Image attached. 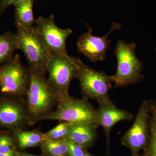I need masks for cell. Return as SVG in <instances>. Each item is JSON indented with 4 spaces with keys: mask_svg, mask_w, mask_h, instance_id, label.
Listing matches in <instances>:
<instances>
[{
    "mask_svg": "<svg viewBox=\"0 0 156 156\" xmlns=\"http://www.w3.org/2000/svg\"><path fill=\"white\" fill-rule=\"evenodd\" d=\"M28 156H36L31 155H28Z\"/></svg>",
    "mask_w": 156,
    "mask_h": 156,
    "instance_id": "cell-26",
    "label": "cell"
},
{
    "mask_svg": "<svg viewBox=\"0 0 156 156\" xmlns=\"http://www.w3.org/2000/svg\"><path fill=\"white\" fill-rule=\"evenodd\" d=\"M76 78L84 97L96 101L99 104L112 102L109 95L113 83L112 76L97 71L81 61Z\"/></svg>",
    "mask_w": 156,
    "mask_h": 156,
    "instance_id": "cell-6",
    "label": "cell"
},
{
    "mask_svg": "<svg viewBox=\"0 0 156 156\" xmlns=\"http://www.w3.org/2000/svg\"><path fill=\"white\" fill-rule=\"evenodd\" d=\"M149 116V101H144L134 123L121 139L122 144L131 150V156H138L147 147L150 136Z\"/></svg>",
    "mask_w": 156,
    "mask_h": 156,
    "instance_id": "cell-8",
    "label": "cell"
},
{
    "mask_svg": "<svg viewBox=\"0 0 156 156\" xmlns=\"http://www.w3.org/2000/svg\"><path fill=\"white\" fill-rule=\"evenodd\" d=\"M34 0H27L18 3L15 6V25L31 27L35 23L33 7Z\"/></svg>",
    "mask_w": 156,
    "mask_h": 156,
    "instance_id": "cell-14",
    "label": "cell"
},
{
    "mask_svg": "<svg viewBox=\"0 0 156 156\" xmlns=\"http://www.w3.org/2000/svg\"><path fill=\"white\" fill-rule=\"evenodd\" d=\"M25 1L27 0H0V15H2L10 6H14L18 3Z\"/></svg>",
    "mask_w": 156,
    "mask_h": 156,
    "instance_id": "cell-22",
    "label": "cell"
},
{
    "mask_svg": "<svg viewBox=\"0 0 156 156\" xmlns=\"http://www.w3.org/2000/svg\"><path fill=\"white\" fill-rule=\"evenodd\" d=\"M36 27L44 43L51 54L61 57H69L66 51V40L72 33L69 28L62 29L57 26L54 16L40 17L35 20Z\"/></svg>",
    "mask_w": 156,
    "mask_h": 156,
    "instance_id": "cell-10",
    "label": "cell"
},
{
    "mask_svg": "<svg viewBox=\"0 0 156 156\" xmlns=\"http://www.w3.org/2000/svg\"><path fill=\"white\" fill-rule=\"evenodd\" d=\"M30 72L26 102L32 126H33L39 121L46 120L52 113L58 103V95L44 75L31 70Z\"/></svg>",
    "mask_w": 156,
    "mask_h": 156,
    "instance_id": "cell-1",
    "label": "cell"
},
{
    "mask_svg": "<svg viewBox=\"0 0 156 156\" xmlns=\"http://www.w3.org/2000/svg\"><path fill=\"white\" fill-rule=\"evenodd\" d=\"M14 142L12 136L8 134L0 135V154H5L14 150Z\"/></svg>",
    "mask_w": 156,
    "mask_h": 156,
    "instance_id": "cell-20",
    "label": "cell"
},
{
    "mask_svg": "<svg viewBox=\"0 0 156 156\" xmlns=\"http://www.w3.org/2000/svg\"></svg>",
    "mask_w": 156,
    "mask_h": 156,
    "instance_id": "cell-27",
    "label": "cell"
},
{
    "mask_svg": "<svg viewBox=\"0 0 156 156\" xmlns=\"http://www.w3.org/2000/svg\"><path fill=\"white\" fill-rule=\"evenodd\" d=\"M17 49L19 46L16 34L7 31L0 35V65L11 60Z\"/></svg>",
    "mask_w": 156,
    "mask_h": 156,
    "instance_id": "cell-15",
    "label": "cell"
},
{
    "mask_svg": "<svg viewBox=\"0 0 156 156\" xmlns=\"http://www.w3.org/2000/svg\"><path fill=\"white\" fill-rule=\"evenodd\" d=\"M20 156H28V155L24 154H23L21 155H20Z\"/></svg>",
    "mask_w": 156,
    "mask_h": 156,
    "instance_id": "cell-25",
    "label": "cell"
},
{
    "mask_svg": "<svg viewBox=\"0 0 156 156\" xmlns=\"http://www.w3.org/2000/svg\"><path fill=\"white\" fill-rule=\"evenodd\" d=\"M64 142L68 147V154L69 156H83L85 153L84 149L81 145L73 140L63 138Z\"/></svg>",
    "mask_w": 156,
    "mask_h": 156,
    "instance_id": "cell-21",
    "label": "cell"
},
{
    "mask_svg": "<svg viewBox=\"0 0 156 156\" xmlns=\"http://www.w3.org/2000/svg\"><path fill=\"white\" fill-rule=\"evenodd\" d=\"M72 124L62 122L53 129L45 133L48 139H62L67 136L69 132Z\"/></svg>",
    "mask_w": 156,
    "mask_h": 156,
    "instance_id": "cell-19",
    "label": "cell"
},
{
    "mask_svg": "<svg viewBox=\"0 0 156 156\" xmlns=\"http://www.w3.org/2000/svg\"><path fill=\"white\" fill-rule=\"evenodd\" d=\"M121 28L119 23H112L108 33L105 36L98 37L93 35V29L88 27V31L82 34L77 42L78 51L93 62L103 60L110 43L108 38V36L113 31Z\"/></svg>",
    "mask_w": 156,
    "mask_h": 156,
    "instance_id": "cell-11",
    "label": "cell"
},
{
    "mask_svg": "<svg viewBox=\"0 0 156 156\" xmlns=\"http://www.w3.org/2000/svg\"><path fill=\"white\" fill-rule=\"evenodd\" d=\"M30 80V69L22 64L18 54L0 66V91L4 95L24 97Z\"/></svg>",
    "mask_w": 156,
    "mask_h": 156,
    "instance_id": "cell-5",
    "label": "cell"
},
{
    "mask_svg": "<svg viewBox=\"0 0 156 156\" xmlns=\"http://www.w3.org/2000/svg\"><path fill=\"white\" fill-rule=\"evenodd\" d=\"M83 156H92L91 154L87 152L86 151H85V153H84L83 155Z\"/></svg>",
    "mask_w": 156,
    "mask_h": 156,
    "instance_id": "cell-24",
    "label": "cell"
},
{
    "mask_svg": "<svg viewBox=\"0 0 156 156\" xmlns=\"http://www.w3.org/2000/svg\"><path fill=\"white\" fill-rule=\"evenodd\" d=\"M18 142L21 141L34 143L39 145L48 139L45 133L38 131H25L16 130L12 131Z\"/></svg>",
    "mask_w": 156,
    "mask_h": 156,
    "instance_id": "cell-18",
    "label": "cell"
},
{
    "mask_svg": "<svg viewBox=\"0 0 156 156\" xmlns=\"http://www.w3.org/2000/svg\"><path fill=\"white\" fill-rule=\"evenodd\" d=\"M32 126L26 100L4 95L0 98V127L11 131L24 130Z\"/></svg>",
    "mask_w": 156,
    "mask_h": 156,
    "instance_id": "cell-9",
    "label": "cell"
},
{
    "mask_svg": "<svg viewBox=\"0 0 156 156\" xmlns=\"http://www.w3.org/2000/svg\"><path fill=\"white\" fill-rule=\"evenodd\" d=\"M19 49L26 57L31 71L46 75L52 54L46 46L36 26L15 25Z\"/></svg>",
    "mask_w": 156,
    "mask_h": 156,
    "instance_id": "cell-2",
    "label": "cell"
},
{
    "mask_svg": "<svg viewBox=\"0 0 156 156\" xmlns=\"http://www.w3.org/2000/svg\"><path fill=\"white\" fill-rule=\"evenodd\" d=\"M0 156H15V151L5 154H0Z\"/></svg>",
    "mask_w": 156,
    "mask_h": 156,
    "instance_id": "cell-23",
    "label": "cell"
},
{
    "mask_svg": "<svg viewBox=\"0 0 156 156\" xmlns=\"http://www.w3.org/2000/svg\"><path fill=\"white\" fill-rule=\"evenodd\" d=\"M149 140L147 147L138 156H156V98L149 100Z\"/></svg>",
    "mask_w": 156,
    "mask_h": 156,
    "instance_id": "cell-16",
    "label": "cell"
},
{
    "mask_svg": "<svg viewBox=\"0 0 156 156\" xmlns=\"http://www.w3.org/2000/svg\"><path fill=\"white\" fill-rule=\"evenodd\" d=\"M99 126L96 124L81 123L72 124L65 138L73 140L84 149L92 146L97 138Z\"/></svg>",
    "mask_w": 156,
    "mask_h": 156,
    "instance_id": "cell-13",
    "label": "cell"
},
{
    "mask_svg": "<svg viewBox=\"0 0 156 156\" xmlns=\"http://www.w3.org/2000/svg\"><path fill=\"white\" fill-rule=\"evenodd\" d=\"M44 149L51 156H69L68 147L63 139H47L41 144Z\"/></svg>",
    "mask_w": 156,
    "mask_h": 156,
    "instance_id": "cell-17",
    "label": "cell"
},
{
    "mask_svg": "<svg viewBox=\"0 0 156 156\" xmlns=\"http://www.w3.org/2000/svg\"><path fill=\"white\" fill-rule=\"evenodd\" d=\"M98 118L97 124L103 128L107 144V153L109 152L111 131L112 128L119 122L130 121L134 119L131 113L118 108L113 102L99 104L97 110Z\"/></svg>",
    "mask_w": 156,
    "mask_h": 156,
    "instance_id": "cell-12",
    "label": "cell"
},
{
    "mask_svg": "<svg viewBox=\"0 0 156 156\" xmlns=\"http://www.w3.org/2000/svg\"><path fill=\"white\" fill-rule=\"evenodd\" d=\"M136 47L134 43H126L122 40L117 42L114 52L117 71L112 76L115 88L136 83L144 78L143 64L136 56Z\"/></svg>",
    "mask_w": 156,
    "mask_h": 156,
    "instance_id": "cell-3",
    "label": "cell"
},
{
    "mask_svg": "<svg viewBox=\"0 0 156 156\" xmlns=\"http://www.w3.org/2000/svg\"><path fill=\"white\" fill-rule=\"evenodd\" d=\"M98 116L97 110L89 99L85 97L76 98L69 95L58 98L56 109L46 120H58L72 124H97Z\"/></svg>",
    "mask_w": 156,
    "mask_h": 156,
    "instance_id": "cell-4",
    "label": "cell"
},
{
    "mask_svg": "<svg viewBox=\"0 0 156 156\" xmlns=\"http://www.w3.org/2000/svg\"><path fill=\"white\" fill-rule=\"evenodd\" d=\"M81 61L76 57H61L52 54L47 70L48 80L58 98L70 95V84L73 79L77 78Z\"/></svg>",
    "mask_w": 156,
    "mask_h": 156,
    "instance_id": "cell-7",
    "label": "cell"
}]
</instances>
